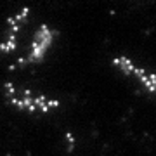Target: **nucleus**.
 <instances>
[{"mask_svg": "<svg viewBox=\"0 0 156 156\" xmlns=\"http://www.w3.org/2000/svg\"><path fill=\"white\" fill-rule=\"evenodd\" d=\"M4 94H5V99L11 106L17 108L24 113H30V115H49L59 108V101L54 97H49L44 94H33L31 90L24 89L19 90L12 83H5Z\"/></svg>", "mask_w": 156, "mask_h": 156, "instance_id": "f257e3e1", "label": "nucleus"}, {"mask_svg": "<svg viewBox=\"0 0 156 156\" xmlns=\"http://www.w3.org/2000/svg\"><path fill=\"white\" fill-rule=\"evenodd\" d=\"M54 37H56V31L50 28L49 24H40L38 30L33 35L31 47H30L26 61L28 62H42L44 61L45 54L49 52L50 45L54 42Z\"/></svg>", "mask_w": 156, "mask_h": 156, "instance_id": "f03ea898", "label": "nucleus"}, {"mask_svg": "<svg viewBox=\"0 0 156 156\" xmlns=\"http://www.w3.org/2000/svg\"><path fill=\"white\" fill-rule=\"evenodd\" d=\"M134 78L147 90V92L156 94V73L146 71L144 68L137 66V69H135V73H134Z\"/></svg>", "mask_w": 156, "mask_h": 156, "instance_id": "7ed1b4c3", "label": "nucleus"}, {"mask_svg": "<svg viewBox=\"0 0 156 156\" xmlns=\"http://www.w3.org/2000/svg\"><path fill=\"white\" fill-rule=\"evenodd\" d=\"M28 16H30V9H28V7H23L21 11L17 12V14H14L12 17H9V19H7L9 35H12V37H17L19 30H21V26L24 24V23H26Z\"/></svg>", "mask_w": 156, "mask_h": 156, "instance_id": "20e7f679", "label": "nucleus"}, {"mask_svg": "<svg viewBox=\"0 0 156 156\" xmlns=\"http://www.w3.org/2000/svg\"><path fill=\"white\" fill-rule=\"evenodd\" d=\"M113 66L116 68L122 75L132 76V78H134V73H135V69H137V64H135L132 59H128V57H125V56L115 57V59H113Z\"/></svg>", "mask_w": 156, "mask_h": 156, "instance_id": "39448f33", "label": "nucleus"}]
</instances>
